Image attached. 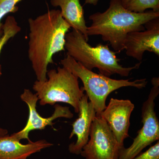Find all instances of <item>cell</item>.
<instances>
[{
  "label": "cell",
  "instance_id": "1",
  "mask_svg": "<svg viewBox=\"0 0 159 159\" xmlns=\"http://www.w3.org/2000/svg\"><path fill=\"white\" fill-rule=\"evenodd\" d=\"M28 23V57L37 80L46 81L48 66L54 63L53 56L65 51L66 36L71 27L56 9L30 18Z\"/></svg>",
  "mask_w": 159,
  "mask_h": 159
},
{
  "label": "cell",
  "instance_id": "2",
  "mask_svg": "<svg viewBox=\"0 0 159 159\" xmlns=\"http://www.w3.org/2000/svg\"><path fill=\"white\" fill-rule=\"evenodd\" d=\"M159 18V12L149 11L137 13L129 11L121 0H110L108 9L90 16L92 24L87 28L88 36L100 35L104 41L110 43L116 52L124 50L127 34L145 30L146 23Z\"/></svg>",
  "mask_w": 159,
  "mask_h": 159
},
{
  "label": "cell",
  "instance_id": "3",
  "mask_svg": "<svg viewBox=\"0 0 159 159\" xmlns=\"http://www.w3.org/2000/svg\"><path fill=\"white\" fill-rule=\"evenodd\" d=\"M65 50L70 56L85 68L92 70L98 69L100 74L107 77L118 74L128 77L131 72L140 67L141 62L133 66L125 67L119 64L116 52L111 50L107 45L99 44L93 47L89 44L79 31L73 30L66 36Z\"/></svg>",
  "mask_w": 159,
  "mask_h": 159
},
{
  "label": "cell",
  "instance_id": "4",
  "mask_svg": "<svg viewBox=\"0 0 159 159\" xmlns=\"http://www.w3.org/2000/svg\"><path fill=\"white\" fill-rule=\"evenodd\" d=\"M60 63L62 67L70 71L81 80L84 91H85L97 115H99L105 109L107 99L114 91L126 87L142 89L145 88L148 83L146 78L131 81V79H114L100 74H97L85 68L67 55L61 60Z\"/></svg>",
  "mask_w": 159,
  "mask_h": 159
},
{
  "label": "cell",
  "instance_id": "5",
  "mask_svg": "<svg viewBox=\"0 0 159 159\" xmlns=\"http://www.w3.org/2000/svg\"><path fill=\"white\" fill-rule=\"evenodd\" d=\"M47 77L46 81L36 80L32 87L39 104L54 106L57 102H64L73 107L75 112L78 113L84 91L80 87L78 77L64 67L48 70Z\"/></svg>",
  "mask_w": 159,
  "mask_h": 159
},
{
  "label": "cell",
  "instance_id": "6",
  "mask_svg": "<svg viewBox=\"0 0 159 159\" xmlns=\"http://www.w3.org/2000/svg\"><path fill=\"white\" fill-rule=\"evenodd\" d=\"M151 83L152 87L148 98L142 104V128L129 147L120 149L118 159H133L148 145L159 141V122L155 111V101L159 94V77L152 78Z\"/></svg>",
  "mask_w": 159,
  "mask_h": 159
},
{
  "label": "cell",
  "instance_id": "7",
  "mask_svg": "<svg viewBox=\"0 0 159 159\" xmlns=\"http://www.w3.org/2000/svg\"><path fill=\"white\" fill-rule=\"evenodd\" d=\"M122 147L105 120L97 114L92 122L88 142L80 155L85 159H118Z\"/></svg>",
  "mask_w": 159,
  "mask_h": 159
},
{
  "label": "cell",
  "instance_id": "8",
  "mask_svg": "<svg viewBox=\"0 0 159 159\" xmlns=\"http://www.w3.org/2000/svg\"><path fill=\"white\" fill-rule=\"evenodd\" d=\"M20 98L28 105L29 109V119L27 124L24 128L20 131L12 134L16 139L20 141L22 139H27L31 141L29 134L32 130H43L48 125L53 127V121L59 118L71 119L74 114L71 112L68 107H63L59 104L54 105V111L52 116L49 118H45L40 116L36 109V105L39 98L36 94H34L29 89H25L21 95Z\"/></svg>",
  "mask_w": 159,
  "mask_h": 159
},
{
  "label": "cell",
  "instance_id": "9",
  "mask_svg": "<svg viewBox=\"0 0 159 159\" xmlns=\"http://www.w3.org/2000/svg\"><path fill=\"white\" fill-rule=\"evenodd\" d=\"M145 27L146 30L129 33L124 43L126 55L140 62L146 51L159 56V18L146 23Z\"/></svg>",
  "mask_w": 159,
  "mask_h": 159
},
{
  "label": "cell",
  "instance_id": "10",
  "mask_svg": "<svg viewBox=\"0 0 159 159\" xmlns=\"http://www.w3.org/2000/svg\"><path fill=\"white\" fill-rule=\"evenodd\" d=\"M134 105L129 99L111 98L108 105L99 115L105 120L119 145L124 146L129 135L130 118Z\"/></svg>",
  "mask_w": 159,
  "mask_h": 159
},
{
  "label": "cell",
  "instance_id": "11",
  "mask_svg": "<svg viewBox=\"0 0 159 159\" xmlns=\"http://www.w3.org/2000/svg\"><path fill=\"white\" fill-rule=\"evenodd\" d=\"M88 97L84 94L79 103V116L72 124V129L69 139L74 136L77 141L69 145L68 150L71 153L80 155L82 148L88 142L92 122L97 113L92 102H89Z\"/></svg>",
  "mask_w": 159,
  "mask_h": 159
},
{
  "label": "cell",
  "instance_id": "12",
  "mask_svg": "<svg viewBox=\"0 0 159 159\" xmlns=\"http://www.w3.org/2000/svg\"><path fill=\"white\" fill-rule=\"evenodd\" d=\"M45 140L23 144L12 134L0 136V159H27L33 154L53 146Z\"/></svg>",
  "mask_w": 159,
  "mask_h": 159
},
{
  "label": "cell",
  "instance_id": "13",
  "mask_svg": "<svg viewBox=\"0 0 159 159\" xmlns=\"http://www.w3.org/2000/svg\"><path fill=\"white\" fill-rule=\"evenodd\" d=\"M51 3L54 7L60 8V11L63 18L73 30L80 32L88 41V27L80 0H51Z\"/></svg>",
  "mask_w": 159,
  "mask_h": 159
},
{
  "label": "cell",
  "instance_id": "14",
  "mask_svg": "<svg viewBox=\"0 0 159 159\" xmlns=\"http://www.w3.org/2000/svg\"><path fill=\"white\" fill-rule=\"evenodd\" d=\"M3 34L0 38V55L4 46L8 41L20 31L21 28L19 25L15 18L9 16L3 24ZM2 75V66L0 64V77Z\"/></svg>",
  "mask_w": 159,
  "mask_h": 159
},
{
  "label": "cell",
  "instance_id": "15",
  "mask_svg": "<svg viewBox=\"0 0 159 159\" xmlns=\"http://www.w3.org/2000/svg\"><path fill=\"white\" fill-rule=\"evenodd\" d=\"M125 7L137 13H142L150 9L155 12H159V0H130Z\"/></svg>",
  "mask_w": 159,
  "mask_h": 159
},
{
  "label": "cell",
  "instance_id": "16",
  "mask_svg": "<svg viewBox=\"0 0 159 159\" xmlns=\"http://www.w3.org/2000/svg\"><path fill=\"white\" fill-rule=\"evenodd\" d=\"M22 0H0V38L3 34V19L10 13H15L18 10V3Z\"/></svg>",
  "mask_w": 159,
  "mask_h": 159
},
{
  "label": "cell",
  "instance_id": "17",
  "mask_svg": "<svg viewBox=\"0 0 159 159\" xmlns=\"http://www.w3.org/2000/svg\"><path fill=\"white\" fill-rule=\"evenodd\" d=\"M133 159H159V142L145 152L140 153Z\"/></svg>",
  "mask_w": 159,
  "mask_h": 159
},
{
  "label": "cell",
  "instance_id": "18",
  "mask_svg": "<svg viewBox=\"0 0 159 159\" xmlns=\"http://www.w3.org/2000/svg\"><path fill=\"white\" fill-rule=\"evenodd\" d=\"M99 1L100 0H85V4L96 6Z\"/></svg>",
  "mask_w": 159,
  "mask_h": 159
},
{
  "label": "cell",
  "instance_id": "19",
  "mask_svg": "<svg viewBox=\"0 0 159 159\" xmlns=\"http://www.w3.org/2000/svg\"><path fill=\"white\" fill-rule=\"evenodd\" d=\"M8 131L7 129L1 128L0 127V136H2L6 135L8 134Z\"/></svg>",
  "mask_w": 159,
  "mask_h": 159
},
{
  "label": "cell",
  "instance_id": "20",
  "mask_svg": "<svg viewBox=\"0 0 159 159\" xmlns=\"http://www.w3.org/2000/svg\"><path fill=\"white\" fill-rule=\"evenodd\" d=\"M121 2L123 6L125 7V6L128 4L129 2L130 1V0H121Z\"/></svg>",
  "mask_w": 159,
  "mask_h": 159
}]
</instances>
